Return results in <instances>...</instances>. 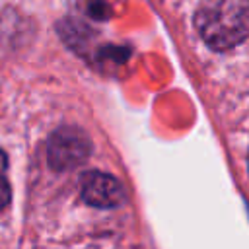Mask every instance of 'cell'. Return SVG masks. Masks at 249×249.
I'll list each match as a JSON object with an SVG mask.
<instances>
[{
	"label": "cell",
	"mask_w": 249,
	"mask_h": 249,
	"mask_svg": "<svg viewBox=\"0 0 249 249\" xmlns=\"http://www.w3.org/2000/svg\"><path fill=\"white\" fill-rule=\"evenodd\" d=\"M195 27L214 51H230L249 37V0H200Z\"/></svg>",
	"instance_id": "1"
},
{
	"label": "cell",
	"mask_w": 249,
	"mask_h": 249,
	"mask_svg": "<svg viewBox=\"0 0 249 249\" xmlns=\"http://www.w3.org/2000/svg\"><path fill=\"white\" fill-rule=\"evenodd\" d=\"M91 152L88 136L76 126L56 128L47 142V161L54 171H68L82 165Z\"/></svg>",
	"instance_id": "2"
},
{
	"label": "cell",
	"mask_w": 249,
	"mask_h": 249,
	"mask_svg": "<svg viewBox=\"0 0 249 249\" xmlns=\"http://www.w3.org/2000/svg\"><path fill=\"white\" fill-rule=\"evenodd\" d=\"M82 198L95 208H115L124 202L126 195L117 177L89 171L82 177Z\"/></svg>",
	"instance_id": "3"
},
{
	"label": "cell",
	"mask_w": 249,
	"mask_h": 249,
	"mask_svg": "<svg viewBox=\"0 0 249 249\" xmlns=\"http://www.w3.org/2000/svg\"><path fill=\"white\" fill-rule=\"evenodd\" d=\"M6 169H8V160H6V154L0 150V210L10 202V183H8Z\"/></svg>",
	"instance_id": "4"
}]
</instances>
